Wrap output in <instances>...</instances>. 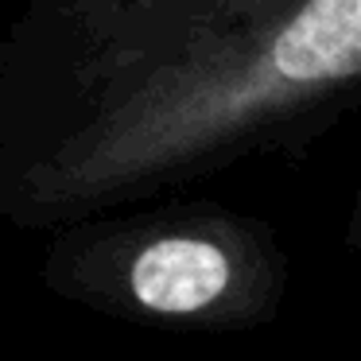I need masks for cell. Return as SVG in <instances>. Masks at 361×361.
<instances>
[{
	"label": "cell",
	"mask_w": 361,
	"mask_h": 361,
	"mask_svg": "<svg viewBox=\"0 0 361 361\" xmlns=\"http://www.w3.org/2000/svg\"><path fill=\"white\" fill-rule=\"evenodd\" d=\"M357 90L361 0H272L136 43L0 128V226L47 233L245 159H295Z\"/></svg>",
	"instance_id": "1"
},
{
	"label": "cell",
	"mask_w": 361,
	"mask_h": 361,
	"mask_svg": "<svg viewBox=\"0 0 361 361\" xmlns=\"http://www.w3.org/2000/svg\"><path fill=\"white\" fill-rule=\"evenodd\" d=\"M39 280L105 319L221 334L280 314L291 260L257 214L152 198L47 229Z\"/></svg>",
	"instance_id": "2"
},
{
	"label": "cell",
	"mask_w": 361,
	"mask_h": 361,
	"mask_svg": "<svg viewBox=\"0 0 361 361\" xmlns=\"http://www.w3.org/2000/svg\"><path fill=\"white\" fill-rule=\"evenodd\" d=\"M264 4L272 0H32L0 35V128L117 51Z\"/></svg>",
	"instance_id": "3"
}]
</instances>
